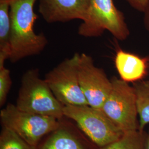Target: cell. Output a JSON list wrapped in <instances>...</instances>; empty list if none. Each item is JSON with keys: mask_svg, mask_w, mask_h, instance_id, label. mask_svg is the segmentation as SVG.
<instances>
[{"mask_svg": "<svg viewBox=\"0 0 149 149\" xmlns=\"http://www.w3.org/2000/svg\"><path fill=\"white\" fill-rule=\"evenodd\" d=\"M143 13H144L143 22H144V27L145 28L146 30L149 33V0L147 7Z\"/></svg>", "mask_w": 149, "mask_h": 149, "instance_id": "cell-18", "label": "cell"}, {"mask_svg": "<svg viewBox=\"0 0 149 149\" xmlns=\"http://www.w3.org/2000/svg\"><path fill=\"white\" fill-rule=\"evenodd\" d=\"M80 58V54H74L49 71L44 77L54 96L64 106L88 105L79 80Z\"/></svg>", "mask_w": 149, "mask_h": 149, "instance_id": "cell-7", "label": "cell"}, {"mask_svg": "<svg viewBox=\"0 0 149 149\" xmlns=\"http://www.w3.org/2000/svg\"><path fill=\"white\" fill-rule=\"evenodd\" d=\"M10 0H0V68L4 66L11 54Z\"/></svg>", "mask_w": 149, "mask_h": 149, "instance_id": "cell-12", "label": "cell"}, {"mask_svg": "<svg viewBox=\"0 0 149 149\" xmlns=\"http://www.w3.org/2000/svg\"><path fill=\"white\" fill-rule=\"evenodd\" d=\"M2 126L9 128L28 143L38 146L49 134L58 127L60 120L19 109L8 103L1 110Z\"/></svg>", "mask_w": 149, "mask_h": 149, "instance_id": "cell-6", "label": "cell"}, {"mask_svg": "<svg viewBox=\"0 0 149 149\" xmlns=\"http://www.w3.org/2000/svg\"><path fill=\"white\" fill-rule=\"evenodd\" d=\"M106 31L119 40H126L130 34L124 14L113 0H91L86 17L77 33L84 37L96 38Z\"/></svg>", "mask_w": 149, "mask_h": 149, "instance_id": "cell-3", "label": "cell"}, {"mask_svg": "<svg viewBox=\"0 0 149 149\" xmlns=\"http://www.w3.org/2000/svg\"><path fill=\"white\" fill-rule=\"evenodd\" d=\"M37 0H10L11 54L10 60L15 63L27 57L39 55L47 47V38L34 31L37 15L34 5Z\"/></svg>", "mask_w": 149, "mask_h": 149, "instance_id": "cell-1", "label": "cell"}, {"mask_svg": "<svg viewBox=\"0 0 149 149\" xmlns=\"http://www.w3.org/2000/svg\"><path fill=\"white\" fill-rule=\"evenodd\" d=\"M90 2L91 0H39L38 12L49 23L83 21Z\"/></svg>", "mask_w": 149, "mask_h": 149, "instance_id": "cell-10", "label": "cell"}, {"mask_svg": "<svg viewBox=\"0 0 149 149\" xmlns=\"http://www.w3.org/2000/svg\"><path fill=\"white\" fill-rule=\"evenodd\" d=\"M38 146L28 143L9 128L2 126L0 134V149H37Z\"/></svg>", "mask_w": 149, "mask_h": 149, "instance_id": "cell-15", "label": "cell"}, {"mask_svg": "<svg viewBox=\"0 0 149 149\" xmlns=\"http://www.w3.org/2000/svg\"><path fill=\"white\" fill-rule=\"evenodd\" d=\"M79 80L88 105L101 109L112 90V81L104 70L97 67L92 56L87 54H80Z\"/></svg>", "mask_w": 149, "mask_h": 149, "instance_id": "cell-8", "label": "cell"}, {"mask_svg": "<svg viewBox=\"0 0 149 149\" xmlns=\"http://www.w3.org/2000/svg\"><path fill=\"white\" fill-rule=\"evenodd\" d=\"M64 116L75 123L99 148L117 141L124 133L101 109L88 105L65 106Z\"/></svg>", "mask_w": 149, "mask_h": 149, "instance_id": "cell-4", "label": "cell"}, {"mask_svg": "<svg viewBox=\"0 0 149 149\" xmlns=\"http://www.w3.org/2000/svg\"><path fill=\"white\" fill-rule=\"evenodd\" d=\"M114 63L121 80L127 82H136L143 80L148 74V59L119 50Z\"/></svg>", "mask_w": 149, "mask_h": 149, "instance_id": "cell-11", "label": "cell"}, {"mask_svg": "<svg viewBox=\"0 0 149 149\" xmlns=\"http://www.w3.org/2000/svg\"><path fill=\"white\" fill-rule=\"evenodd\" d=\"M37 149H99L77 127L65 117L60 120L58 127L49 134Z\"/></svg>", "mask_w": 149, "mask_h": 149, "instance_id": "cell-9", "label": "cell"}, {"mask_svg": "<svg viewBox=\"0 0 149 149\" xmlns=\"http://www.w3.org/2000/svg\"><path fill=\"white\" fill-rule=\"evenodd\" d=\"M12 84L10 70L4 66L0 68V106L5 104Z\"/></svg>", "mask_w": 149, "mask_h": 149, "instance_id": "cell-16", "label": "cell"}, {"mask_svg": "<svg viewBox=\"0 0 149 149\" xmlns=\"http://www.w3.org/2000/svg\"><path fill=\"white\" fill-rule=\"evenodd\" d=\"M145 136V130L124 133L117 141L99 149H144Z\"/></svg>", "mask_w": 149, "mask_h": 149, "instance_id": "cell-14", "label": "cell"}, {"mask_svg": "<svg viewBox=\"0 0 149 149\" xmlns=\"http://www.w3.org/2000/svg\"><path fill=\"white\" fill-rule=\"evenodd\" d=\"M129 5L136 11L144 13L149 0H125Z\"/></svg>", "mask_w": 149, "mask_h": 149, "instance_id": "cell-17", "label": "cell"}, {"mask_svg": "<svg viewBox=\"0 0 149 149\" xmlns=\"http://www.w3.org/2000/svg\"><path fill=\"white\" fill-rule=\"evenodd\" d=\"M20 110L60 120L64 117V106L57 100L38 69H31L23 74L17 98Z\"/></svg>", "mask_w": 149, "mask_h": 149, "instance_id": "cell-2", "label": "cell"}, {"mask_svg": "<svg viewBox=\"0 0 149 149\" xmlns=\"http://www.w3.org/2000/svg\"><path fill=\"white\" fill-rule=\"evenodd\" d=\"M144 149H149V129L148 132H146Z\"/></svg>", "mask_w": 149, "mask_h": 149, "instance_id": "cell-19", "label": "cell"}, {"mask_svg": "<svg viewBox=\"0 0 149 149\" xmlns=\"http://www.w3.org/2000/svg\"><path fill=\"white\" fill-rule=\"evenodd\" d=\"M136 94L138 111L139 130L144 131L149 124V80H141L133 83Z\"/></svg>", "mask_w": 149, "mask_h": 149, "instance_id": "cell-13", "label": "cell"}, {"mask_svg": "<svg viewBox=\"0 0 149 149\" xmlns=\"http://www.w3.org/2000/svg\"><path fill=\"white\" fill-rule=\"evenodd\" d=\"M111 80L112 90L101 109L123 133L138 130L137 97L133 86L116 76Z\"/></svg>", "mask_w": 149, "mask_h": 149, "instance_id": "cell-5", "label": "cell"}]
</instances>
